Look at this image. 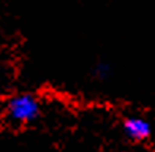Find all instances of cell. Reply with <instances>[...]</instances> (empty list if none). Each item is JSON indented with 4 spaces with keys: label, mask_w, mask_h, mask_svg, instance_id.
<instances>
[{
    "label": "cell",
    "mask_w": 155,
    "mask_h": 152,
    "mask_svg": "<svg viewBox=\"0 0 155 152\" xmlns=\"http://www.w3.org/2000/svg\"><path fill=\"white\" fill-rule=\"evenodd\" d=\"M38 114H40L38 101L29 94L16 95L6 103V116H8L10 121L16 124L32 122L38 117Z\"/></svg>",
    "instance_id": "obj_1"
},
{
    "label": "cell",
    "mask_w": 155,
    "mask_h": 152,
    "mask_svg": "<svg viewBox=\"0 0 155 152\" xmlns=\"http://www.w3.org/2000/svg\"><path fill=\"white\" fill-rule=\"evenodd\" d=\"M122 130L125 136L131 141H144L152 135V124L139 116L127 117L122 124Z\"/></svg>",
    "instance_id": "obj_2"
},
{
    "label": "cell",
    "mask_w": 155,
    "mask_h": 152,
    "mask_svg": "<svg viewBox=\"0 0 155 152\" xmlns=\"http://www.w3.org/2000/svg\"><path fill=\"white\" fill-rule=\"evenodd\" d=\"M95 74L98 79H106L108 74H109V65L106 64H98L95 67Z\"/></svg>",
    "instance_id": "obj_3"
}]
</instances>
